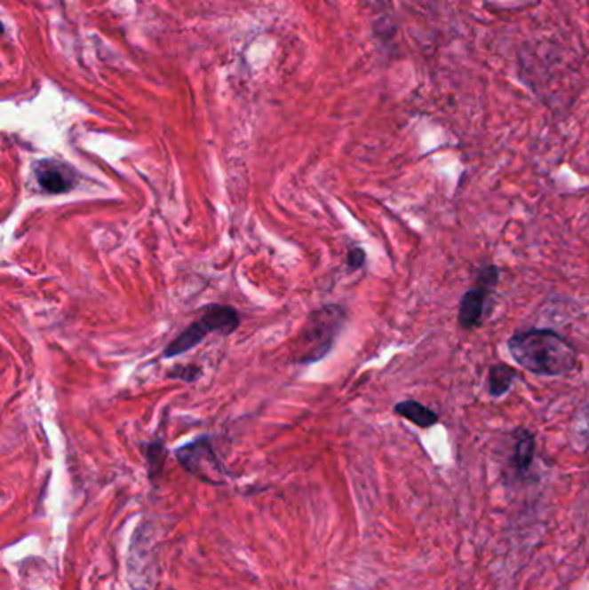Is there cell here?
<instances>
[{
    "mask_svg": "<svg viewBox=\"0 0 589 590\" xmlns=\"http://www.w3.org/2000/svg\"><path fill=\"white\" fill-rule=\"evenodd\" d=\"M33 177L36 185L49 195H60L73 190L78 173L73 166L58 159H42L33 164Z\"/></svg>",
    "mask_w": 589,
    "mask_h": 590,
    "instance_id": "5b68a950",
    "label": "cell"
},
{
    "mask_svg": "<svg viewBox=\"0 0 589 590\" xmlns=\"http://www.w3.org/2000/svg\"><path fill=\"white\" fill-rule=\"evenodd\" d=\"M536 452V438L529 430L519 429L513 434V451H512V469L513 473L522 478L529 475Z\"/></svg>",
    "mask_w": 589,
    "mask_h": 590,
    "instance_id": "8992f818",
    "label": "cell"
},
{
    "mask_svg": "<svg viewBox=\"0 0 589 590\" xmlns=\"http://www.w3.org/2000/svg\"><path fill=\"white\" fill-rule=\"evenodd\" d=\"M241 323V316L232 306L210 304L203 310L197 321L188 325L186 330L164 349V358H177L186 354L187 350L197 347L210 334L230 335L237 330Z\"/></svg>",
    "mask_w": 589,
    "mask_h": 590,
    "instance_id": "3957f363",
    "label": "cell"
},
{
    "mask_svg": "<svg viewBox=\"0 0 589 590\" xmlns=\"http://www.w3.org/2000/svg\"><path fill=\"white\" fill-rule=\"evenodd\" d=\"M394 411H396V414L403 416L404 420L411 421L418 429H431L439 421V416L435 414L434 411H431L427 405L417 403V401H403V403L396 404Z\"/></svg>",
    "mask_w": 589,
    "mask_h": 590,
    "instance_id": "52a82bcc",
    "label": "cell"
},
{
    "mask_svg": "<svg viewBox=\"0 0 589 590\" xmlns=\"http://www.w3.org/2000/svg\"><path fill=\"white\" fill-rule=\"evenodd\" d=\"M497 266H486L479 273V285L466 290L460 301V310H458V323L462 328H474L481 323L484 310H486V301L490 295V290L497 285Z\"/></svg>",
    "mask_w": 589,
    "mask_h": 590,
    "instance_id": "277c9868",
    "label": "cell"
},
{
    "mask_svg": "<svg viewBox=\"0 0 589 590\" xmlns=\"http://www.w3.org/2000/svg\"><path fill=\"white\" fill-rule=\"evenodd\" d=\"M365 259H367V256H365L363 248H353L349 250V254H347V264H349V268H353V270L362 268V266L365 264Z\"/></svg>",
    "mask_w": 589,
    "mask_h": 590,
    "instance_id": "30bf717a",
    "label": "cell"
},
{
    "mask_svg": "<svg viewBox=\"0 0 589 590\" xmlns=\"http://www.w3.org/2000/svg\"><path fill=\"white\" fill-rule=\"evenodd\" d=\"M512 358L528 372L541 376H561L574 372L576 349L552 330H529L508 341Z\"/></svg>",
    "mask_w": 589,
    "mask_h": 590,
    "instance_id": "6da1fadb",
    "label": "cell"
},
{
    "mask_svg": "<svg viewBox=\"0 0 589 590\" xmlns=\"http://www.w3.org/2000/svg\"><path fill=\"white\" fill-rule=\"evenodd\" d=\"M517 378V372L508 366V365H495L490 370V378H488V389L493 397H501L510 390Z\"/></svg>",
    "mask_w": 589,
    "mask_h": 590,
    "instance_id": "ba28073f",
    "label": "cell"
},
{
    "mask_svg": "<svg viewBox=\"0 0 589 590\" xmlns=\"http://www.w3.org/2000/svg\"><path fill=\"white\" fill-rule=\"evenodd\" d=\"M199 374H201V368L192 366V365H188V366H175L173 370L168 372L170 378H179V380H184V382H194V380H197Z\"/></svg>",
    "mask_w": 589,
    "mask_h": 590,
    "instance_id": "9c48e42d",
    "label": "cell"
},
{
    "mask_svg": "<svg viewBox=\"0 0 589 590\" xmlns=\"http://www.w3.org/2000/svg\"><path fill=\"white\" fill-rule=\"evenodd\" d=\"M346 323V311L341 306H325L308 318L298 347L296 361L308 365L325 358L334 347Z\"/></svg>",
    "mask_w": 589,
    "mask_h": 590,
    "instance_id": "7a4b0ae2",
    "label": "cell"
},
{
    "mask_svg": "<svg viewBox=\"0 0 589 590\" xmlns=\"http://www.w3.org/2000/svg\"><path fill=\"white\" fill-rule=\"evenodd\" d=\"M585 425H586V432L589 434V404L586 407V418H585Z\"/></svg>",
    "mask_w": 589,
    "mask_h": 590,
    "instance_id": "8fae6325",
    "label": "cell"
}]
</instances>
